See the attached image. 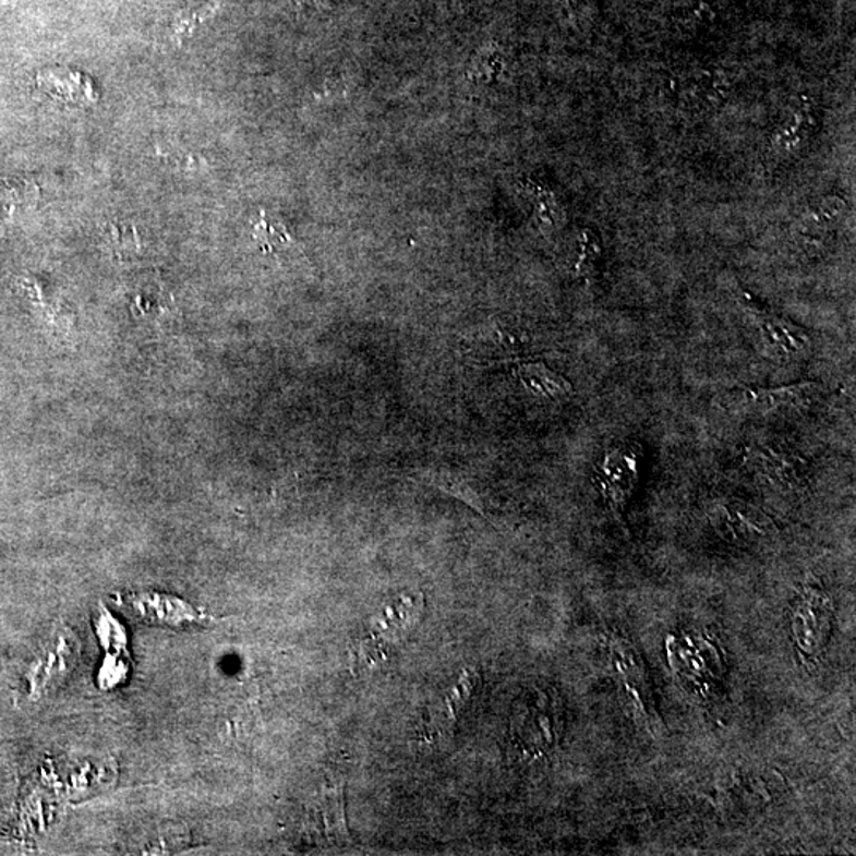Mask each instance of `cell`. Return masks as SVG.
I'll return each instance as SVG.
<instances>
[{
  "instance_id": "obj_1",
  "label": "cell",
  "mask_w": 856,
  "mask_h": 856,
  "mask_svg": "<svg viewBox=\"0 0 856 856\" xmlns=\"http://www.w3.org/2000/svg\"><path fill=\"white\" fill-rule=\"evenodd\" d=\"M118 603L143 624L167 630H188L213 620L212 614L188 600L152 590L122 593Z\"/></svg>"
},
{
  "instance_id": "obj_2",
  "label": "cell",
  "mask_w": 856,
  "mask_h": 856,
  "mask_svg": "<svg viewBox=\"0 0 856 856\" xmlns=\"http://www.w3.org/2000/svg\"><path fill=\"white\" fill-rule=\"evenodd\" d=\"M80 653L82 642L72 628L56 630L31 666V694L38 698L58 690L79 665Z\"/></svg>"
},
{
  "instance_id": "obj_3",
  "label": "cell",
  "mask_w": 856,
  "mask_h": 856,
  "mask_svg": "<svg viewBox=\"0 0 856 856\" xmlns=\"http://www.w3.org/2000/svg\"><path fill=\"white\" fill-rule=\"evenodd\" d=\"M641 454L636 443H617L607 447L596 467V487L616 516H622L638 485Z\"/></svg>"
},
{
  "instance_id": "obj_4",
  "label": "cell",
  "mask_w": 856,
  "mask_h": 856,
  "mask_svg": "<svg viewBox=\"0 0 856 856\" xmlns=\"http://www.w3.org/2000/svg\"><path fill=\"white\" fill-rule=\"evenodd\" d=\"M534 695L536 698L530 697L523 704L522 714L516 712L513 736L517 746L527 752H544L557 744L560 709L555 697H548L541 690H534Z\"/></svg>"
},
{
  "instance_id": "obj_5",
  "label": "cell",
  "mask_w": 856,
  "mask_h": 856,
  "mask_svg": "<svg viewBox=\"0 0 856 856\" xmlns=\"http://www.w3.org/2000/svg\"><path fill=\"white\" fill-rule=\"evenodd\" d=\"M709 517L720 536L733 544L758 543L775 530L767 514L737 498L720 499Z\"/></svg>"
},
{
  "instance_id": "obj_6",
  "label": "cell",
  "mask_w": 856,
  "mask_h": 856,
  "mask_svg": "<svg viewBox=\"0 0 856 856\" xmlns=\"http://www.w3.org/2000/svg\"><path fill=\"white\" fill-rule=\"evenodd\" d=\"M823 393L822 384L807 381L770 389H746L744 403L761 418H792L810 410Z\"/></svg>"
},
{
  "instance_id": "obj_7",
  "label": "cell",
  "mask_w": 856,
  "mask_h": 856,
  "mask_svg": "<svg viewBox=\"0 0 856 856\" xmlns=\"http://www.w3.org/2000/svg\"><path fill=\"white\" fill-rule=\"evenodd\" d=\"M744 465L757 480L781 491L799 489L805 480L806 465L801 457L782 447L750 446L744 457Z\"/></svg>"
},
{
  "instance_id": "obj_8",
  "label": "cell",
  "mask_w": 856,
  "mask_h": 856,
  "mask_svg": "<svg viewBox=\"0 0 856 856\" xmlns=\"http://www.w3.org/2000/svg\"><path fill=\"white\" fill-rule=\"evenodd\" d=\"M761 342L772 358L785 362H799L809 358L812 340L805 328L775 314H764L758 323Z\"/></svg>"
},
{
  "instance_id": "obj_9",
  "label": "cell",
  "mask_w": 856,
  "mask_h": 856,
  "mask_svg": "<svg viewBox=\"0 0 856 856\" xmlns=\"http://www.w3.org/2000/svg\"><path fill=\"white\" fill-rule=\"evenodd\" d=\"M830 601L823 593L809 590L803 596L795 614V625H793L798 646L803 648L810 628H812V635H810L812 636V646L823 644L827 641L828 631H830Z\"/></svg>"
},
{
  "instance_id": "obj_10",
  "label": "cell",
  "mask_w": 856,
  "mask_h": 856,
  "mask_svg": "<svg viewBox=\"0 0 856 856\" xmlns=\"http://www.w3.org/2000/svg\"><path fill=\"white\" fill-rule=\"evenodd\" d=\"M516 376L522 386L538 398L564 400L572 395L571 383L541 362L520 363L516 366Z\"/></svg>"
},
{
  "instance_id": "obj_11",
  "label": "cell",
  "mask_w": 856,
  "mask_h": 856,
  "mask_svg": "<svg viewBox=\"0 0 856 856\" xmlns=\"http://www.w3.org/2000/svg\"><path fill=\"white\" fill-rule=\"evenodd\" d=\"M321 816H323L324 830L327 840L331 844L340 845L349 841L348 823H346L345 792L342 787L327 789L323 796L321 805Z\"/></svg>"
},
{
  "instance_id": "obj_12",
  "label": "cell",
  "mask_w": 856,
  "mask_h": 856,
  "mask_svg": "<svg viewBox=\"0 0 856 856\" xmlns=\"http://www.w3.org/2000/svg\"><path fill=\"white\" fill-rule=\"evenodd\" d=\"M419 481L425 482V484H430L432 487L445 492V494L453 495V497L462 499L468 506L485 516L484 505H482L480 495L471 487L470 482L459 477V474L443 470L422 471L419 474Z\"/></svg>"
},
{
  "instance_id": "obj_13",
  "label": "cell",
  "mask_w": 856,
  "mask_h": 856,
  "mask_svg": "<svg viewBox=\"0 0 856 856\" xmlns=\"http://www.w3.org/2000/svg\"><path fill=\"white\" fill-rule=\"evenodd\" d=\"M218 7L215 3H198V5L184 7L171 21V35L177 44H183L188 37L197 31L202 23L215 15Z\"/></svg>"
},
{
  "instance_id": "obj_14",
  "label": "cell",
  "mask_w": 856,
  "mask_h": 856,
  "mask_svg": "<svg viewBox=\"0 0 856 856\" xmlns=\"http://www.w3.org/2000/svg\"><path fill=\"white\" fill-rule=\"evenodd\" d=\"M480 684V670L465 668L462 673H460L459 679H457L456 685L450 688L445 700L446 708L449 709L450 714H453L454 718L457 719L460 714H463L468 702L473 698L474 691H477L478 685Z\"/></svg>"
},
{
  "instance_id": "obj_15",
  "label": "cell",
  "mask_w": 856,
  "mask_h": 856,
  "mask_svg": "<svg viewBox=\"0 0 856 856\" xmlns=\"http://www.w3.org/2000/svg\"><path fill=\"white\" fill-rule=\"evenodd\" d=\"M107 241L110 250L120 258L134 257L142 248L137 229L128 222H111L107 230Z\"/></svg>"
},
{
  "instance_id": "obj_16",
  "label": "cell",
  "mask_w": 856,
  "mask_h": 856,
  "mask_svg": "<svg viewBox=\"0 0 856 856\" xmlns=\"http://www.w3.org/2000/svg\"><path fill=\"white\" fill-rule=\"evenodd\" d=\"M254 239L257 240L265 253L276 251L278 248L286 246V244L292 241L286 227L281 222L270 221L265 212L261 213V219L254 227Z\"/></svg>"
},
{
  "instance_id": "obj_17",
  "label": "cell",
  "mask_w": 856,
  "mask_h": 856,
  "mask_svg": "<svg viewBox=\"0 0 856 856\" xmlns=\"http://www.w3.org/2000/svg\"><path fill=\"white\" fill-rule=\"evenodd\" d=\"M97 638L105 651L110 653H122L125 651V631L110 613L103 611L96 622Z\"/></svg>"
},
{
  "instance_id": "obj_18",
  "label": "cell",
  "mask_w": 856,
  "mask_h": 856,
  "mask_svg": "<svg viewBox=\"0 0 856 856\" xmlns=\"http://www.w3.org/2000/svg\"><path fill=\"white\" fill-rule=\"evenodd\" d=\"M129 676V666L128 663L124 662L122 659L121 653H110L108 652L107 659H105L103 668H100L99 674H97V684H99L100 688L104 690H111V688L118 687L128 679Z\"/></svg>"
},
{
  "instance_id": "obj_19",
  "label": "cell",
  "mask_w": 856,
  "mask_h": 856,
  "mask_svg": "<svg viewBox=\"0 0 856 856\" xmlns=\"http://www.w3.org/2000/svg\"><path fill=\"white\" fill-rule=\"evenodd\" d=\"M601 254V246L599 237L593 236L592 232L586 230L582 233L581 240V256H579L578 261V272L581 275H586L587 272L592 270L593 265L599 262Z\"/></svg>"
}]
</instances>
